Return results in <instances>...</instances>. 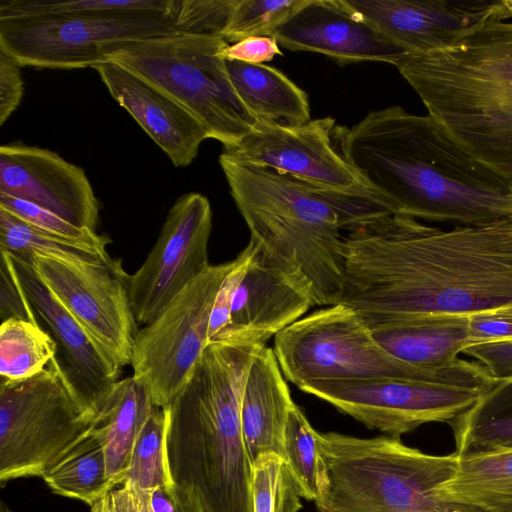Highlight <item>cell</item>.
<instances>
[{"mask_svg": "<svg viewBox=\"0 0 512 512\" xmlns=\"http://www.w3.org/2000/svg\"><path fill=\"white\" fill-rule=\"evenodd\" d=\"M108 243L68 239L43 231L0 207V249L69 263L111 265Z\"/></svg>", "mask_w": 512, "mask_h": 512, "instance_id": "29", "label": "cell"}, {"mask_svg": "<svg viewBox=\"0 0 512 512\" xmlns=\"http://www.w3.org/2000/svg\"><path fill=\"white\" fill-rule=\"evenodd\" d=\"M56 347L37 323L8 319L0 326V378L22 380L43 371Z\"/></svg>", "mask_w": 512, "mask_h": 512, "instance_id": "30", "label": "cell"}, {"mask_svg": "<svg viewBox=\"0 0 512 512\" xmlns=\"http://www.w3.org/2000/svg\"><path fill=\"white\" fill-rule=\"evenodd\" d=\"M340 303L360 316H471L512 306V221L442 230L390 214L342 237Z\"/></svg>", "mask_w": 512, "mask_h": 512, "instance_id": "1", "label": "cell"}, {"mask_svg": "<svg viewBox=\"0 0 512 512\" xmlns=\"http://www.w3.org/2000/svg\"><path fill=\"white\" fill-rule=\"evenodd\" d=\"M264 346L209 342L187 383L166 406L170 481L190 491L202 512H252V462L241 402L253 359Z\"/></svg>", "mask_w": 512, "mask_h": 512, "instance_id": "4", "label": "cell"}, {"mask_svg": "<svg viewBox=\"0 0 512 512\" xmlns=\"http://www.w3.org/2000/svg\"><path fill=\"white\" fill-rule=\"evenodd\" d=\"M154 405L148 388L132 375L116 381L93 410V423L104 435L107 472L124 484L134 443Z\"/></svg>", "mask_w": 512, "mask_h": 512, "instance_id": "24", "label": "cell"}, {"mask_svg": "<svg viewBox=\"0 0 512 512\" xmlns=\"http://www.w3.org/2000/svg\"><path fill=\"white\" fill-rule=\"evenodd\" d=\"M500 13L503 20L512 17V0H500Z\"/></svg>", "mask_w": 512, "mask_h": 512, "instance_id": "46", "label": "cell"}, {"mask_svg": "<svg viewBox=\"0 0 512 512\" xmlns=\"http://www.w3.org/2000/svg\"><path fill=\"white\" fill-rule=\"evenodd\" d=\"M103 499L95 503L93 506H91L90 512H102Z\"/></svg>", "mask_w": 512, "mask_h": 512, "instance_id": "48", "label": "cell"}, {"mask_svg": "<svg viewBox=\"0 0 512 512\" xmlns=\"http://www.w3.org/2000/svg\"><path fill=\"white\" fill-rule=\"evenodd\" d=\"M271 36L286 49L321 53L342 64L378 61L394 65L407 53L346 0H306Z\"/></svg>", "mask_w": 512, "mask_h": 512, "instance_id": "19", "label": "cell"}, {"mask_svg": "<svg viewBox=\"0 0 512 512\" xmlns=\"http://www.w3.org/2000/svg\"><path fill=\"white\" fill-rule=\"evenodd\" d=\"M439 494L468 512H512V448L459 457Z\"/></svg>", "mask_w": 512, "mask_h": 512, "instance_id": "26", "label": "cell"}, {"mask_svg": "<svg viewBox=\"0 0 512 512\" xmlns=\"http://www.w3.org/2000/svg\"><path fill=\"white\" fill-rule=\"evenodd\" d=\"M221 35L175 33L122 45L108 56L184 107L224 147L237 145L258 123L238 97Z\"/></svg>", "mask_w": 512, "mask_h": 512, "instance_id": "8", "label": "cell"}, {"mask_svg": "<svg viewBox=\"0 0 512 512\" xmlns=\"http://www.w3.org/2000/svg\"><path fill=\"white\" fill-rule=\"evenodd\" d=\"M94 69L123 107L176 167L188 166L209 138L184 107L139 76L111 62Z\"/></svg>", "mask_w": 512, "mask_h": 512, "instance_id": "20", "label": "cell"}, {"mask_svg": "<svg viewBox=\"0 0 512 512\" xmlns=\"http://www.w3.org/2000/svg\"><path fill=\"white\" fill-rule=\"evenodd\" d=\"M312 306L306 295L263 261L254 246L253 256L232 297L229 326L214 340L266 345Z\"/></svg>", "mask_w": 512, "mask_h": 512, "instance_id": "21", "label": "cell"}, {"mask_svg": "<svg viewBox=\"0 0 512 512\" xmlns=\"http://www.w3.org/2000/svg\"><path fill=\"white\" fill-rule=\"evenodd\" d=\"M318 434L300 407L294 404L289 411L285 427L284 460L299 487L301 496L314 501L319 496Z\"/></svg>", "mask_w": 512, "mask_h": 512, "instance_id": "33", "label": "cell"}, {"mask_svg": "<svg viewBox=\"0 0 512 512\" xmlns=\"http://www.w3.org/2000/svg\"><path fill=\"white\" fill-rule=\"evenodd\" d=\"M226 67L238 97L259 122L294 127L310 121L307 93L280 70L240 61H226Z\"/></svg>", "mask_w": 512, "mask_h": 512, "instance_id": "25", "label": "cell"}, {"mask_svg": "<svg viewBox=\"0 0 512 512\" xmlns=\"http://www.w3.org/2000/svg\"><path fill=\"white\" fill-rule=\"evenodd\" d=\"M137 493L140 497L142 512H153L150 504V493Z\"/></svg>", "mask_w": 512, "mask_h": 512, "instance_id": "47", "label": "cell"}, {"mask_svg": "<svg viewBox=\"0 0 512 512\" xmlns=\"http://www.w3.org/2000/svg\"><path fill=\"white\" fill-rule=\"evenodd\" d=\"M332 117L285 127L259 122L223 156L343 190L368 189L340 152Z\"/></svg>", "mask_w": 512, "mask_h": 512, "instance_id": "16", "label": "cell"}, {"mask_svg": "<svg viewBox=\"0 0 512 512\" xmlns=\"http://www.w3.org/2000/svg\"><path fill=\"white\" fill-rule=\"evenodd\" d=\"M0 316L1 322L8 319H21L36 323L9 261L2 251H0Z\"/></svg>", "mask_w": 512, "mask_h": 512, "instance_id": "40", "label": "cell"}, {"mask_svg": "<svg viewBox=\"0 0 512 512\" xmlns=\"http://www.w3.org/2000/svg\"><path fill=\"white\" fill-rule=\"evenodd\" d=\"M93 423L52 361L35 376L0 378V482L42 476Z\"/></svg>", "mask_w": 512, "mask_h": 512, "instance_id": "9", "label": "cell"}, {"mask_svg": "<svg viewBox=\"0 0 512 512\" xmlns=\"http://www.w3.org/2000/svg\"><path fill=\"white\" fill-rule=\"evenodd\" d=\"M235 263L210 264L139 330L132 376L148 388L154 405L168 406L193 374L208 344L218 289Z\"/></svg>", "mask_w": 512, "mask_h": 512, "instance_id": "11", "label": "cell"}, {"mask_svg": "<svg viewBox=\"0 0 512 512\" xmlns=\"http://www.w3.org/2000/svg\"><path fill=\"white\" fill-rule=\"evenodd\" d=\"M102 512H107V509H106V503H105V497H104V499H103Z\"/></svg>", "mask_w": 512, "mask_h": 512, "instance_id": "49", "label": "cell"}, {"mask_svg": "<svg viewBox=\"0 0 512 512\" xmlns=\"http://www.w3.org/2000/svg\"><path fill=\"white\" fill-rule=\"evenodd\" d=\"M2 251L33 312L56 347L51 360L68 388L93 416V410L119 379L122 367L85 331L36 272L27 256Z\"/></svg>", "mask_w": 512, "mask_h": 512, "instance_id": "15", "label": "cell"}, {"mask_svg": "<svg viewBox=\"0 0 512 512\" xmlns=\"http://www.w3.org/2000/svg\"><path fill=\"white\" fill-rule=\"evenodd\" d=\"M298 388L328 402L369 429L399 437L428 422L453 420L485 393L393 378L314 381Z\"/></svg>", "mask_w": 512, "mask_h": 512, "instance_id": "12", "label": "cell"}, {"mask_svg": "<svg viewBox=\"0 0 512 512\" xmlns=\"http://www.w3.org/2000/svg\"><path fill=\"white\" fill-rule=\"evenodd\" d=\"M27 257L85 331L121 367L131 364L140 329L130 302L129 275L121 260L105 266Z\"/></svg>", "mask_w": 512, "mask_h": 512, "instance_id": "13", "label": "cell"}, {"mask_svg": "<svg viewBox=\"0 0 512 512\" xmlns=\"http://www.w3.org/2000/svg\"><path fill=\"white\" fill-rule=\"evenodd\" d=\"M273 351L285 379L297 387L314 381L393 378L486 392L498 383L480 363L460 358L435 367L395 358L343 303L318 309L284 328L274 336Z\"/></svg>", "mask_w": 512, "mask_h": 512, "instance_id": "7", "label": "cell"}, {"mask_svg": "<svg viewBox=\"0 0 512 512\" xmlns=\"http://www.w3.org/2000/svg\"><path fill=\"white\" fill-rule=\"evenodd\" d=\"M0 207L25 222L48 233L91 243H110L111 240L89 228L76 226L59 215L32 202L0 193Z\"/></svg>", "mask_w": 512, "mask_h": 512, "instance_id": "36", "label": "cell"}, {"mask_svg": "<svg viewBox=\"0 0 512 512\" xmlns=\"http://www.w3.org/2000/svg\"><path fill=\"white\" fill-rule=\"evenodd\" d=\"M219 163L263 261L313 305L340 303L341 231L394 214L392 207L369 189L331 188L222 154Z\"/></svg>", "mask_w": 512, "mask_h": 512, "instance_id": "3", "label": "cell"}, {"mask_svg": "<svg viewBox=\"0 0 512 512\" xmlns=\"http://www.w3.org/2000/svg\"><path fill=\"white\" fill-rule=\"evenodd\" d=\"M166 428V407L155 406L134 443L124 482L139 493H150L171 483L165 452Z\"/></svg>", "mask_w": 512, "mask_h": 512, "instance_id": "32", "label": "cell"}, {"mask_svg": "<svg viewBox=\"0 0 512 512\" xmlns=\"http://www.w3.org/2000/svg\"><path fill=\"white\" fill-rule=\"evenodd\" d=\"M150 504L153 512H202L195 496L173 483L150 492Z\"/></svg>", "mask_w": 512, "mask_h": 512, "instance_id": "44", "label": "cell"}, {"mask_svg": "<svg viewBox=\"0 0 512 512\" xmlns=\"http://www.w3.org/2000/svg\"><path fill=\"white\" fill-rule=\"evenodd\" d=\"M211 230L212 210L204 195L189 192L176 199L153 248L128 278L130 302L138 324L152 322L210 265Z\"/></svg>", "mask_w": 512, "mask_h": 512, "instance_id": "14", "label": "cell"}, {"mask_svg": "<svg viewBox=\"0 0 512 512\" xmlns=\"http://www.w3.org/2000/svg\"><path fill=\"white\" fill-rule=\"evenodd\" d=\"M317 445L316 512H468L439 494L457 470L455 452L427 454L387 434L319 433Z\"/></svg>", "mask_w": 512, "mask_h": 512, "instance_id": "6", "label": "cell"}, {"mask_svg": "<svg viewBox=\"0 0 512 512\" xmlns=\"http://www.w3.org/2000/svg\"><path fill=\"white\" fill-rule=\"evenodd\" d=\"M175 0H2L0 21L54 15L164 14L173 18Z\"/></svg>", "mask_w": 512, "mask_h": 512, "instance_id": "31", "label": "cell"}, {"mask_svg": "<svg viewBox=\"0 0 512 512\" xmlns=\"http://www.w3.org/2000/svg\"><path fill=\"white\" fill-rule=\"evenodd\" d=\"M468 336L470 345L512 339V306L469 316Z\"/></svg>", "mask_w": 512, "mask_h": 512, "instance_id": "39", "label": "cell"}, {"mask_svg": "<svg viewBox=\"0 0 512 512\" xmlns=\"http://www.w3.org/2000/svg\"><path fill=\"white\" fill-rule=\"evenodd\" d=\"M462 353L477 359L494 380L512 379V339L473 344Z\"/></svg>", "mask_w": 512, "mask_h": 512, "instance_id": "41", "label": "cell"}, {"mask_svg": "<svg viewBox=\"0 0 512 512\" xmlns=\"http://www.w3.org/2000/svg\"><path fill=\"white\" fill-rule=\"evenodd\" d=\"M254 246L248 245L235 258L236 263L222 281L215 297L210 323L208 343L220 336L229 326L233 294L243 278L246 268L253 256Z\"/></svg>", "mask_w": 512, "mask_h": 512, "instance_id": "38", "label": "cell"}, {"mask_svg": "<svg viewBox=\"0 0 512 512\" xmlns=\"http://www.w3.org/2000/svg\"><path fill=\"white\" fill-rule=\"evenodd\" d=\"M360 317L384 350L412 365L451 364L470 345L469 316Z\"/></svg>", "mask_w": 512, "mask_h": 512, "instance_id": "22", "label": "cell"}, {"mask_svg": "<svg viewBox=\"0 0 512 512\" xmlns=\"http://www.w3.org/2000/svg\"><path fill=\"white\" fill-rule=\"evenodd\" d=\"M394 66L453 138L512 182V22L500 4L442 49L406 53Z\"/></svg>", "mask_w": 512, "mask_h": 512, "instance_id": "5", "label": "cell"}, {"mask_svg": "<svg viewBox=\"0 0 512 512\" xmlns=\"http://www.w3.org/2000/svg\"><path fill=\"white\" fill-rule=\"evenodd\" d=\"M175 33L164 14L42 16L0 21V50L20 67L94 68L124 44Z\"/></svg>", "mask_w": 512, "mask_h": 512, "instance_id": "10", "label": "cell"}, {"mask_svg": "<svg viewBox=\"0 0 512 512\" xmlns=\"http://www.w3.org/2000/svg\"><path fill=\"white\" fill-rule=\"evenodd\" d=\"M107 512H142L140 497L132 487L112 489L105 496Z\"/></svg>", "mask_w": 512, "mask_h": 512, "instance_id": "45", "label": "cell"}, {"mask_svg": "<svg viewBox=\"0 0 512 512\" xmlns=\"http://www.w3.org/2000/svg\"><path fill=\"white\" fill-rule=\"evenodd\" d=\"M365 21L407 53L445 48L486 21L499 1L346 0Z\"/></svg>", "mask_w": 512, "mask_h": 512, "instance_id": "18", "label": "cell"}, {"mask_svg": "<svg viewBox=\"0 0 512 512\" xmlns=\"http://www.w3.org/2000/svg\"><path fill=\"white\" fill-rule=\"evenodd\" d=\"M295 403L272 348L253 359L241 402V426L248 456L276 453L284 458V434Z\"/></svg>", "mask_w": 512, "mask_h": 512, "instance_id": "23", "label": "cell"}, {"mask_svg": "<svg viewBox=\"0 0 512 512\" xmlns=\"http://www.w3.org/2000/svg\"><path fill=\"white\" fill-rule=\"evenodd\" d=\"M237 0H175L173 19L181 33L223 36Z\"/></svg>", "mask_w": 512, "mask_h": 512, "instance_id": "37", "label": "cell"}, {"mask_svg": "<svg viewBox=\"0 0 512 512\" xmlns=\"http://www.w3.org/2000/svg\"><path fill=\"white\" fill-rule=\"evenodd\" d=\"M449 424L459 457L512 448V379L498 382Z\"/></svg>", "mask_w": 512, "mask_h": 512, "instance_id": "28", "label": "cell"}, {"mask_svg": "<svg viewBox=\"0 0 512 512\" xmlns=\"http://www.w3.org/2000/svg\"><path fill=\"white\" fill-rule=\"evenodd\" d=\"M0 193L96 231L99 202L84 170L56 152L21 143L0 147Z\"/></svg>", "mask_w": 512, "mask_h": 512, "instance_id": "17", "label": "cell"}, {"mask_svg": "<svg viewBox=\"0 0 512 512\" xmlns=\"http://www.w3.org/2000/svg\"><path fill=\"white\" fill-rule=\"evenodd\" d=\"M19 65L0 50V125H3L19 106L23 80Z\"/></svg>", "mask_w": 512, "mask_h": 512, "instance_id": "43", "label": "cell"}, {"mask_svg": "<svg viewBox=\"0 0 512 512\" xmlns=\"http://www.w3.org/2000/svg\"><path fill=\"white\" fill-rule=\"evenodd\" d=\"M340 152L395 214L478 226L512 221V182L471 156L433 116L400 106L337 127Z\"/></svg>", "mask_w": 512, "mask_h": 512, "instance_id": "2", "label": "cell"}, {"mask_svg": "<svg viewBox=\"0 0 512 512\" xmlns=\"http://www.w3.org/2000/svg\"><path fill=\"white\" fill-rule=\"evenodd\" d=\"M252 512H298L301 493L283 457L260 455L252 463Z\"/></svg>", "mask_w": 512, "mask_h": 512, "instance_id": "34", "label": "cell"}, {"mask_svg": "<svg viewBox=\"0 0 512 512\" xmlns=\"http://www.w3.org/2000/svg\"><path fill=\"white\" fill-rule=\"evenodd\" d=\"M278 41L273 36H253L233 44H228L222 51L226 61H240L249 64H261L281 56Z\"/></svg>", "mask_w": 512, "mask_h": 512, "instance_id": "42", "label": "cell"}, {"mask_svg": "<svg viewBox=\"0 0 512 512\" xmlns=\"http://www.w3.org/2000/svg\"><path fill=\"white\" fill-rule=\"evenodd\" d=\"M56 494L90 506L116 486L108 476L104 435L92 423L41 476Z\"/></svg>", "mask_w": 512, "mask_h": 512, "instance_id": "27", "label": "cell"}, {"mask_svg": "<svg viewBox=\"0 0 512 512\" xmlns=\"http://www.w3.org/2000/svg\"><path fill=\"white\" fill-rule=\"evenodd\" d=\"M306 0H237L223 38L236 43L253 36H271Z\"/></svg>", "mask_w": 512, "mask_h": 512, "instance_id": "35", "label": "cell"}]
</instances>
